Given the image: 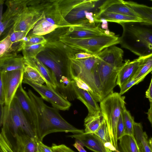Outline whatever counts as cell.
Listing matches in <instances>:
<instances>
[{
    "label": "cell",
    "mask_w": 152,
    "mask_h": 152,
    "mask_svg": "<svg viewBox=\"0 0 152 152\" xmlns=\"http://www.w3.org/2000/svg\"><path fill=\"white\" fill-rule=\"evenodd\" d=\"M148 141L151 151L152 152V138L151 137L149 139Z\"/></svg>",
    "instance_id": "obj_50"
},
{
    "label": "cell",
    "mask_w": 152,
    "mask_h": 152,
    "mask_svg": "<svg viewBox=\"0 0 152 152\" xmlns=\"http://www.w3.org/2000/svg\"><path fill=\"white\" fill-rule=\"evenodd\" d=\"M72 85L77 99L82 102L86 106L88 114L93 115L101 113L100 107L97 102L88 91L79 88L74 80Z\"/></svg>",
    "instance_id": "obj_19"
},
{
    "label": "cell",
    "mask_w": 152,
    "mask_h": 152,
    "mask_svg": "<svg viewBox=\"0 0 152 152\" xmlns=\"http://www.w3.org/2000/svg\"><path fill=\"white\" fill-rule=\"evenodd\" d=\"M96 23H102V28L104 30H108V22L105 19L100 18L98 20Z\"/></svg>",
    "instance_id": "obj_48"
},
{
    "label": "cell",
    "mask_w": 152,
    "mask_h": 152,
    "mask_svg": "<svg viewBox=\"0 0 152 152\" xmlns=\"http://www.w3.org/2000/svg\"><path fill=\"white\" fill-rule=\"evenodd\" d=\"M94 134L99 137L106 147L110 150L113 151L118 150L115 147L111 139L108 128L104 119L97 130Z\"/></svg>",
    "instance_id": "obj_30"
},
{
    "label": "cell",
    "mask_w": 152,
    "mask_h": 152,
    "mask_svg": "<svg viewBox=\"0 0 152 152\" xmlns=\"http://www.w3.org/2000/svg\"><path fill=\"white\" fill-rule=\"evenodd\" d=\"M140 61L139 57L132 61L125 60L121 67L117 80L116 84L120 88L135 75L138 69Z\"/></svg>",
    "instance_id": "obj_18"
},
{
    "label": "cell",
    "mask_w": 152,
    "mask_h": 152,
    "mask_svg": "<svg viewBox=\"0 0 152 152\" xmlns=\"http://www.w3.org/2000/svg\"><path fill=\"white\" fill-rule=\"evenodd\" d=\"M123 2L132 9L138 17L144 22L152 25V7L131 1Z\"/></svg>",
    "instance_id": "obj_24"
},
{
    "label": "cell",
    "mask_w": 152,
    "mask_h": 152,
    "mask_svg": "<svg viewBox=\"0 0 152 152\" xmlns=\"http://www.w3.org/2000/svg\"><path fill=\"white\" fill-rule=\"evenodd\" d=\"M59 38L61 42L68 46L95 56L105 48L120 42V37L115 33L83 38H71L64 36Z\"/></svg>",
    "instance_id": "obj_7"
},
{
    "label": "cell",
    "mask_w": 152,
    "mask_h": 152,
    "mask_svg": "<svg viewBox=\"0 0 152 152\" xmlns=\"http://www.w3.org/2000/svg\"><path fill=\"white\" fill-rule=\"evenodd\" d=\"M72 79L74 80L77 86L79 88L88 92L94 99V95L93 92L88 85L77 77H73Z\"/></svg>",
    "instance_id": "obj_39"
},
{
    "label": "cell",
    "mask_w": 152,
    "mask_h": 152,
    "mask_svg": "<svg viewBox=\"0 0 152 152\" xmlns=\"http://www.w3.org/2000/svg\"><path fill=\"white\" fill-rule=\"evenodd\" d=\"M122 113L125 128V134L134 136V118L126 109L125 104L123 107Z\"/></svg>",
    "instance_id": "obj_32"
},
{
    "label": "cell",
    "mask_w": 152,
    "mask_h": 152,
    "mask_svg": "<svg viewBox=\"0 0 152 152\" xmlns=\"http://www.w3.org/2000/svg\"><path fill=\"white\" fill-rule=\"evenodd\" d=\"M94 56L85 52L76 50L73 55L71 57L76 59H83L89 58Z\"/></svg>",
    "instance_id": "obj_41"
},
{
    "label": "cell",
    "mask_w": 152,
    "mask_h": 152,
    "mask_svg": "<svg viewBox=\"0 0 152 152\" xmlns=\"http://www.w3.org/2000/svg\"><path fill=\"white\" fill-rule=\"evenodd\" d=\"M24 61L36 68L44 78L46 85L56 89V85L54 77L50 69L37 57L31 58H24Z\"/></svg>",
    "instance_id": "obj_21"
},
{
    "label": "cell",
    "mask_w": 152,
    "mask_h": 152,
    "mask_svg": "<svg viewBox=\"0 0 152 152\" xmlns=\"http://www.w3.org/2000/svg\"><path fill=\"white\" fill-rule=\"evenodd\" d=\"M7 24V22H2V21H0V30L1 35L4 30Z\"/></svg>",
    "instance_id": "obj_49"
},
{
    "label": "cell",
    "mask_w": 152,
    "mask_h": 152,
    "mask_svg": "<svg viewBox=\"0 0 152 152\" xmlns=\"http://www.w3.org/2000/svg\"><path fill=\"white\" fill-rule=\"evenodd\" d=\"M139 57L140 61L138 69L131 79H136L143 77H145L152 72V53Z\"/></svg>",
    "instance_id": "obj_27"
},
{
    "label": "cell",
    "mask_w": 152,
    "mask_h": 152,
    "mask_svg": "<svg viewBox=\"0 0 152 152\" xmlns=\"http://www.w3.org/2000/svg\"><path fill=\"white\" fill-rule=\"evenodd\" d=\"M124 51L115 45L107 47L96 56L113 67H120L123 65Z\"/></svg>",
    "instance_id": "obj_16"
},
{
    "label": "cell",
    "mask_w": 152,
    "mask_h": 152,
    "mask_svg": "<svg viewBox=\"0 0 152 152\" xmlns=\"http://www.w3.org/2000/svg\"><path fill=\"white\" fill-rule=\"evenodd\" d=\"M4 104H0V125L1 127L3 124L5 115V111L4 107Z\"/></svg>",
    "instance_id": "obj_45"
},
{
    "label": "cell",
    "mask_w": 152,
    "mask_h": 152,
    "mask_svg": "<svg viewBox=\"0 0 152 152\" xmlns=\"http://www.w3.org/2000/svg\"><path fill=\"white\" fill-rule=\"evenodd\" d=\"M134 137L140 152H151L148 136L143 132L142 124L135 122L134 125Z\"/></svg>",
    "instance_id": "obj_25"
},
{
    "label": "cell",
    "mask_w": 152,
    "mask_h": 152,
    "mask_svg": "<svg viewBox=\"0 0 152 152\" xmlns=\"http://www.w3.org/2000/svg\"><path fill=\"white\" fill-rule=\"evenodd\" d=\"M45 44H39L26 46L22 48L24 58L37 57V55L44 49Z\"/></svg>",
    "instance_id": "obj_33"
},
{
    "label": "cell",
    "mask_w": 152,
    "mask_h": 152,
    "mask_svg": "<svg viewBox=\"0 0 152 152\" xmlns=\"http://www.w3.org/2000/svg\"><path fill=\"white\" fill-rule=\"evenodd\" d=\"M22 83L31 86L39 94L43 100L50 103L53 107L58 110H67L71 106L69 102L53 87L23 78Z\"/></svg>",
    "instance_id": "obj_8"
},
{
    "label": "cell",
    "mask_w": 152,
    "mask_h": 152,
    "mask_svg": "<svg viewBox=\"0 0 152 152\" xmlns=\"http://www.w3.org/2000/svg\"><path fill=\"white\" fill-rule=\"evenodd\" d=\"M58 12V13H59L61 15V14L59 13V12H58H58ZM56 14H57V13H56ZM61 17H62V16H61ZM63 21H64V20H63ZM66 22V25H67V27H68V26H68V25H67V23L66 22Z\"/></svg>",
    "instance_id": "obj_53"
},
{
    "label": "cell",
    "mask_w": 152,
    "mask_h": 152,
    "mask_svg": "<svg viewBox=\"0 0 152 152\" xmlns=\"http://www.w3.org/2000/svg\"><path fill=\"white\" fill-rule=\"evenodd\" d=\"M48 17L42 19L36 24L32 31L33 35L42 36L49 33L58 28L66 27L64 21L55 18L60 16L57 14L55 16Z\"/></svg>",
    "instance_id": "obj_15"
},
{
    "label": "cell",
    "mask_w": 152,
    "mask_h": 152,
    "mask_svg": "<svg viewBox=\"0 0 152 152\" xmlns=\"http://www.w3.org/2000/svg\"><path fill=\"white\" fill-rule=\"evenodd\" d=\"M22 83L18 88L14 97L17 99L21 109L34 130L36 121L35 111L31 99L27 92L23 88Z\"/></svg>",
    "instance_id": "obj_11"
},
{
    "label": "cell",
    "mask_w": 152,
    "mask_h": 152,
    "mask_svg": "<svg viewBox=\"0 0 152 152\" xmlns=\"http://www.w3.org/2000/svg\"><path fill=\"white\" fill-rule=\"evenodd\" d=\"M123 32L120 37L121 46L139 56L152 53V25L144 22L120 24Z\"/></svg>",
    "instance_id": "obj_2"
},
{
    "label": "cell",
    "mask_w": 152,
    "mask_h": 152,
    "mask_svg": "<svg viewBox=\"0 0 152 152\" xmlns=\"http://www.w3.org/2000/svg\"></svg>",
    "instance_id": "obj_55"
},
{
    "label": "cell",
    "mask_w": 152,
    "mask_h": 152,
    "mask_svg": "<svg viewBox=\"0 0 152 152\" xmlns=\"http://www.w3.org/2000/svg\"><path fill=\"white\" fill-rule=\"evenodd\" d=\"M32 102L36 115V121L34 131L38 141L42 142L47 135L53 133L64 132L73 134L84 133L83 129H77L66 121L58 110L47 105L41 97L30 89L27 92Z\"/></svg>",
    "instance_id": "obj_1"
},
{
    "label": "cell",
    "mask_w": 152,
    "mask_h": 152,
    "mask_svg": "<svg viewBox=\"0 0 152 152\" xmlns=\"http://www.w3.org/2000/svg\"><path fill=\"white\" fill-rule=\"evenodd\" d=\"M125 134V128L122 112L117 127V137L118 140Z\"/></svg>",
    "instance_id": "obj_38"
},
{
    "label": "cell",
    "mask_w": 152,
    "mask_h": 152,
    "mask_svg": "<svg viewBox=\"0 0 152 152\" xmlns=\"http://www.w3.org/2000/svg\"><path fill=\"white\" fill-rule=\"evenodd\" d=\"M6 94L5 104L10 106L19 85L22 83L23 70H18L0 73Z\"/></svg>",
    "instance_id": "obj_10"
},
{
    "label": "cell",
    "mask_w": 152,
    "mask_h": 152,
    "mask_svg": "<svg viewBox=\"0 0 152 152\" xmlns=\"http://www.w3.org/2000/svg\"><path fill=\"white\" fill-rule=\"evenodd\" d=\"M103 12L115 13L139 18L132 9L123 2L122 0L104 1L99 6L98 11Z\"/></svg>",
    "instance_id": "obj_17"
},
{
    "label": "cell",
    "mask_w": 152,
    "mask_h": 152,
    "mask_svg": "<svg viewBox=\"0 0 152 152\" xmlns=\"http://www.w3.org/2000/svg\"><path fill=\"white\" fill-rule=\"evenodd\" d=\"M118 140V145L123 152H140L134 136L125 134Z\"/></svg>",
    "instance_id": "obj_29"
},
{
    "label": "cell",
    "mask_w": 152,
    "mask_h": 152,
    "mask_svg": "<svg viewBox=\"0 0 152 152\" xmlns=\"http://www.w3.org/2000/svg\"><path fill=\"white\" fill-rule=\"evenodd\" d=\"M12 43L11 42L10 36L8 35L0 42V56L1 57L7 54L10 51L12 50Z\"/></svg>",
    "instance_id": "obj_35"
},
{
    "label": "cell",
    "mask_w": 152,
    "mask_h": 152,
    "mask_svg": "<svg viewBox=\"0 0 152 152\" xmlns=\"http://www.w3.org/2000/svg\"><path fill=\"white\" fill-rule=\"evenodd\" d=\"M58 13V14H60V15H61L59 13ZM65 23H66V27H67V25H66V22H65Z\"/></svg>",
    "instance_id": "obj_54"
},
{
    "label": "cell",
    "mask_w": 152,
    "mask_h": 152,
    "mask_svg": "<svg viewBox=\"0 0 152 152\" xmlns=\"http://www.w3.org/2000/svg\"><path fill=\"white\" fill-rule=\"evenodd\" d=\"M94 18L96 23L100 18H103L107 22H115L119 24L127 22L145 23L139 18L106 12H98L95 14Z\"/></svg>",
    "instance_id": "obj_20"
},
{
    "label": "cell",
    "mask_w": 152,
    "mask_h": 152,
    "mask_svg": "<svg viewBox=\"0 0 152 152\" xmlns=\"http://www.w3.org/2000/svg\"><path fill=\"white\" fill-rule=\"evenodd\" d=\"M118 150L116 151H113V152H123L120 146L118 145Z\"/></svg>",
    "instance_id": "obj_51"
},
{
    "label": "cell",
    "mask_w": 152,
    "mask_h": 152,
    "mask_svg": "<svg viewBox=\"0 0 152 152\" xmlns=\"http://www.w3.org/2000/svg\"><path fill=\"white\" fill-rule=\"evenodd\" d=\"M6 102V94L4 86L2 79L0 78V104H4Z\"/></svg>",
    "instance_id": "obj_42"
},
{
    "label": "cell",
    "mask_w": 152,
    "mask_h": 152,
    "mask_svg": "<svg viewBox=\"0 0 152 152\" xmlns=\"http://www.w3.org/2000/svg\"><path fill=\"white\" fill-rule=\"evenodd\" d=\"M110 33L109 29L104 30L98 26H77L69 27L63 36L71 38H83L108 35Z\"/></svg>",
    "instance_id": "obj_13"
},
{
    "label": "cell",
    "mask_w": 152,
    "mask_h": 152,
    "mask_svg": "<svg viewBox=\"0 0 152 152\" xmlns=\"http://www.w3.org/2000/svg\"><path fill=\"white\" fill-rule=\"evenodd\" d=\"M70 72L73 77L80 79L92 90L94 99L97 102L102 100L101 88L97 69L96 56L86 59H76L70 57Z\"/></svg>",
    "instance_id": "obj_4"
},
{
    "label": "cell",
    "mask_w": 152,
    "mask_h": 152,
    "mask_svg": "<svg viewBox=\"0 0 152 152\" xmlns=\"http://www.w3.org/2000/svg\"><path fill=\"white\" fill-rule=\"evenodd\" d=\"M96 57L97 67L101 88L102 100L113 92V88L117 85L118 75L121 66L119 68L113 67Z\"/></svg>",
    "instance_id": "obj_9"
},
{
    "label": "cell",
    "mask_w": 152,
    "mask_h": 152,
    "mask_svg": "<svg viewBox=\"0 0 152 152\" xmlns=\"http://www.w3.org/2000/svg\"><path fill=\"white\" fill-rule=\"evenodd\" d=\"M51 147L54 152H75L64 144L53 143Z\"/></svg>",
    "instance_id": "obj_40"
},
{
    "label": "cell",
    "mask_w": 152,
    "mask_h": 152,
    "mask_svg": "<svg viewBox=\"0 0 152 152\" xmlns=\"http://www.w3.org/2000/svg\"><path fill=\"white\" fill-rule=\"evenodd\" d=\"M150 107L146 113L148 118L152 127V101L150 102Z\"/></svg>",
    "instance_id": "obj_47"
},
{
    "label": "cell",
    "mask_w": 152,
    "mask_h": 152,
    "mask_svg": "<svg viewBox=\"0 0 152 152\" xmlns=\"http://www.w3.org/2000/svg\"><path fill=\"white\" fill-rule=\"evenodd\" d=\"M27 33L24 31H12V33L9 35L10 36V40L13 44L22 42Z\"/></svg>",
    "instance_id": "obj_37"
},
{
    "label": "cell",
    "mask_w": 152,
    "mask_h": 152,
    "mask_svg": "<svg viewBox=\"0 0 152 152\" xmlns=\"http://www.w3.org/2000/svg\"><path fill=\"white\" fill-rule=\"evenodd\" d=\"M28 12L26 11L18 17L12 28V31H19L28 33L39 20L45 17L44 15L39 17L41 15L37 11Z\"/></svg>",
    "instance_id": "obj_14"
},
{
    "label": "cell",
    "mask_w": 152,
    "mask_h": 152,
    "mask_svg": "<svg viewBox=\"0 0 152 152\" xmlns=\"http://www.w3.org/2000/svg\"><path fill=\"white\" fill-rule=\"evenodd\" d=\"M145 77H143L136 79H130L124 84L120 88L119 94L122 95L126 92L132 86L138 84L142 81Z\"/></svg>",
    "instance_id": "obj_36"
},
{
    "label": "cell",
    "mask_w": 152,
    "mask_h": 152,
    "mask_svg": "<svg viewBox=\"0 0 152 152\" xmlns=\"http://www.w3.org/2000/svg\"><path fill=\"white\" fill-rule=\"evenodd\" d=\"M15 56H5L0 58V73L18 70H23V58Z\"/></svg>",
    "instance_id": "obj_23"
},
{
    "label": "cell",
    "mask_w": 152,
    "mask_h": 152,
    "mask_svg": "<svg viewBox=\"0 0 152 152\" xmlns=\"http://www.w3.org/2000/svg\"><path fill=\"white\" fill-rule=\"evenodd\" d=\"M38 152H54L51 147L45 145L42 142H38Z\"/></svg>",
    "instance_id": "obj_43"
},
{
    "label": "cell",
    "mask_w": 152,
    "mask_h": 152,
    "mask_svg": "<svg viewBox=\"0 0 152 152\" xmlns=\"http://www.w3.org/2000/svg\"><path fill=\"white\" fill-rule=\"evenodd\" d=\"M151 73L152 75V72ZM145 97L149 102L152 101V76L150 85L145 92Z\"/></svg>",
    "instance_id": "obj_44"
},
{
    "label": "cell",
    "mask_w": 152,
    "mask_h": 152,
    "mask_svg": "<svg viewBox=\"0 0 152 152\" xmlns=\"http://www.w3.org/2000/svg\"><path fill=\"white\" fill-rule=\"evenodd\" d=\"M23 79L40 84L45 83V81L38 70L24 61Z\"/></svg>",
    "instance_id": "obj_28"
},
{
    "label": "cell",
    "mask_w": 152,
    "mask_h": 152,
    "mask_svg": "<svg viewBox=\"0 0 152 152\" xmlns=\"http://www.w3.org/2000/svg\"><path fill=\"white\" fill-rule=\"evenodd\" d=\"M0 152H20L14 146L8 138L7 133L2 128L0 134Z\"/></svg>",
    "instance_id": "obj_31"
},
{
    "label": "cell",
    "mask_w": 152,
    "mask_h": 152,
    "mask_svg": "<svg viewBox=\"0 0 152 152\" xmlns=\"http://www.w3.org/2000/svg\"><path fill=\"white\" fill-rule=\"evenodd\" d=\"M58 10L70 27H94L86 18L88 12L95 14L99 11L102 3L99 0H65L58 1Z\"/></svg>",
    "instance_id": "obj_3"
},
{
    "label": "cell",
    "mask_w": 152,
    "mask_h": 152,
    "mask_svg": "<svg viewBox=\"0 0 152 152\" xmlns=\"http://www.w3.org/2000/svg\"><path fill=\"white\" fill-rule=\"evenodd\" d=\"M104 119L101 113L93 115L88 114L84 121V133L88 134L95 132Z\"/></svg>",
    "instance_id": "obj_26"
},
{
    "label": "cell",
    "mask_w": 152,
    "mask_h": 152,
    "mask_svg": "<svg viewBox=\"0 0 152 152\" xmlns=\"http://www.w3.org/2000/svg\"><path fill=\"white\" fill-rule=\"evenodd\" d=\"M125 97L119 93L113 92L104 98L100 102V107L101 113L105 120L114 146L118 148L117 137L118 123L126 103Z\"/></svg>",
    "instance_id": "obj_5"
},
{
    "label": "cell",
    "mask_w": 152,
    "mask_h": 152,
    "mask_svg": "<svg viewBox=\"0 0 152 152\" xmlns=\"http://www.w3.org/2000/svg\"><path fill=\"white\" fill-rule=\"evenodd\" d=\"M73 146L79 152H87L81 143L77 140H76L75 143L73 144Z\"/></svg>",
    "instance_id": "obj_46"
},
{
    "label": "cell",
    "mask_w": 152,
    "mask_h": 152,
    "mask_svg": "<svg viewBox=\"0 0 152 152\" xmlns=\"http://www.w3.org/2000/svg\"><path fill=\"white\" fill-rule=\"evenodd\" d=\"M15 138L16 147L20 152H38V141L36 138L22 134Z\"/></svg>",
    "instance_id": "obj_22"
},
{
    "label": "cell",
    "mask_w": 152,
    "mask_h": 152,
    "mask_svg": "<svg viewBox=\"0 0 152 152\" xmlns=\"http://www.w3.org/2000/svg\"><path fill=\"white\" fill-rule=\"evenodd\" d=\"M5 116L1 126L15 138L20 134H25L36 138L33 126L14 97L10 106L4 104ZM37 139V138H36Z\"/></svg>",
    "instance_id": "obj_6"
},
{
    "label": "cell",
    "mask_w": 152,
    "mask_h": 152,
    "mask_svg": "<svg viewBox=\"0 0 152 152\" xmlns=\"http://www.w3.org/2000/svg\"><path fill=\"white\" fill-rule=\"evenodd\" d=\"M68 137L75 139L83 146L94 152H113L105 146L103 142L94 133L73 134Z\"/></svg>",
    "instance_id": "obj_12"
},
{
    "label": "cell",
    "mask_w": 152,
    "mask_h": 152,
    "mask_svg": "<svg viewBox=\"0 0 152 152\" xmlns=\"http://www.w3.org/2000/svg\"><path fill=\"white\" fill-rule=\"evenodd\" d=\"M47 41L42 36L32 35L25 37L22 41L21 49L26 46L39 44H46Z\"/></svg>",
    "instance_id": "obj_34"
},
{
    "label": "cell",
    "mask_w": 152,
    "mask_h": 152,
    "mask_svg": "<svg viewBox=\"0 0 152 152\" xmlns=\"http://www.w3.org/2000/svg\"><path fill=\"white\" fill-rule=\"evenodd\" d=\"M57 14H58L60 16V17H61V15L60 14H58V13H57ZM62 21H63V20H62ZM64 21V23H65V27H66V23H65V21Z\"/></svg>",
    "instance_id": "obj_52"
}]
</instances>
